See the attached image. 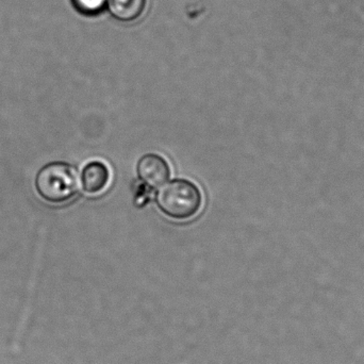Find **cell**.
<instances>
[{
    "label": "cell",
    "mask_w": 364,
    "mask_h": 364,
    "mask_svg": "<svg viewBox=\"0 0 364 364\" xmlns=\"http://www.w3.org/2000/svg\"><path fill=\"white\" fill-rule=\"evenodd\" d=\"M34 186L43 200L51 205H63L78 193V173L72 164L50 162L40 168Z\"/></svg>",
    "instance_id": "6da1fadb"
},
{
    "label": "cell",
    "mask_w": 364,
    "mask_h": 364,
    "mask_svg": "<svg viewBox=\"0 0 364 364\" xmlns=\"http://www.w3.org/2000/svg\"><path fill=\"white\" fill-rule=\"evenodd\" d=\"M160 211L175 220L194 218L203 207V194L194 182L174 179L162 186L156 197Z\"/></svg>",
    "instance_id": "7a4b0ae2"
},
{
    "label": "cell",
    "mask_w": 364,
    "mask_h": 364,
    "mask_svg": "<svg viewBox=\"0 0 364 364\" xmlns=\"http://www.w3.org/2000/svg\"><path fill=\"white\" fill-rule=\"evenodd\" d=\"M139 178L151 188H160L170 181L171 166L166 158L158 154H146L136 164Z\"/></svg>",
    "instance_id": "3957f363"
},
{
    "label": "cell",
    "mask_w": 364,
    "mask_h": 364,
    "mask_svg": "<svg viewBox=\"0 0 364 364\" xmlns=\"http://www.w3.org/2000/svg\"><path fill=\"white\" fill-rule=\"evenodd\" d=\"M110 181V168L100 160L89 162L81 172V183L87 194L96 195L104 192Z\"/></svg>",
    "instance_id": "277c9868"
},
{
    "label": "cell",
    "mask_w": 364,
    "mask_h": 364,
    "mask_svg": "<svg viewBox=\"0 0 364 364\" xmlns=\"http://www.w3.org/2000/svg\"><path fill=\"white\" fill-rule=\"evenodd\" d=\"M147 4L149 0H108L107 8L117 21L132 23L143 16Z\"/></svg>",
    "instance_id": "5b68a950"
},
{
    "label": "cell",
    "mask_w": 364,
    "mask_h": 364,
    "mask_svg": "<svg viewBox=\"0 0 364 364\" xmlns=\"http://www.w3.org/2000/svg\"><path fill=\"white\" fill-rule=\"evenodd\" d=\"M75 8L85 15H95L102 12L108 4V0H72Z\"/></svg>",
    "instance_id": "8992f818"
}]
</instances>
